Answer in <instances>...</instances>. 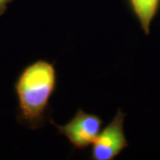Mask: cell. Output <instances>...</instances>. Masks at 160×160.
Instances as JSON below:
<instances>
[{
  "mask_svg": "<svg viewBox=\"0 0 160 160\" xmlns=\"http://www.w3.org/2000/svg\"><path fill=\"white\" fill-rule=\"evenodd\" d=\"M56 86L54 65L38 60L23 69L15 83L19 118L30 128L44 122L48 103Z\"/></svg>",
  "mask_w": 160,
  "mask_h": 160,
  "instance_id": "6da1fadb",
  "label": "cell"
},
{
  "mask_svg": "<svg viewBox=\"0 0 160 160\" xmlns=\"http://www.w3.org/2000/svg\"><path fill=\"white\" fill-rule=\"evenodd\" d=\"M145 35L149 34L150 25L160 8V0H127Z\"/></svg>",
  "mask_w": 160,
  "mask_h": 160,
  "instance_id": "277c9868",
  "label": "cell"
},
{
  "mask_svg": "<svg viewBox=\"0 0 160 160\" xmlns=\"http://www.w3.org/2000/svg\"><path fill=\"white\" fill-rule=\"evenodd\" d=\"M12 1V0H0V15L6 12L8 4H10Z\"/></svg>",
  "mask_w": 160,
  "mask_h": 160,
  "instance_id": "5b68a950",
  "label": "cell"
},
{
  "mask_svg": "<svg viewBox=\"0 0 160 160\" xmlns=\"http://www.w3.org/2000/svg\"><path fill=\"white\" fill-rule=\"evenodd\" d=\"M102 125V118L94 114L78 109L74 117L63 126H54L64 135L75 149H85L95 141Z\"/></svg>",
  "mask_w": 160,
  "mask_h": 160,
  "instance_id": "7a4b0ae2",
  "label": "cell"
},
{
  "mask_svg": "<svg viewBox=\"0 0 160 160\" xmlns=\"http://www.w3.org/2000/svg\"><path fill=\"white\" fill-rule=\"evenodd\" d=\"M125 114L118 109L113 119L99 132L92 144V158L112 160L128 146L124 132Z\"/></svg>",
  "mask_w": 160,
  "mask_h": 160,
  "instance_id": "3957f363",
  "label": "cell"
}]
</instances>
